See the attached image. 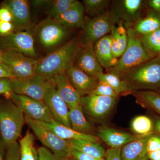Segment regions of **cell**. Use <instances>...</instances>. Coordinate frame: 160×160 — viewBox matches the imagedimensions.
Wrapping results in <instances>:
<instances>
[{
    "label": "cell",
    "instance_id": "1",
    "mask_svg": "<svg viewBox=\"0 0 160 160\" xmlns=\"http://www.w3.org/2000/svg\"><path fill=\"white\" fill-rule=\"evenodd\" d=\"M80 45L79 41L72 40L38 59L36 74L42 76L46 79H50L58 74L66 72L74 66Z\"/></svg>",
    "mask_w": 160,
    "mask_h": 160
},
{
    "label": "cell",
    "instance_id": "2",
    "mask_svg": "<svg viewBox=\"0 0 160 160\" xmlns=\"http://www.w3.org/2000/svg\"><path fill=\"white\" fill-rule=\"evenodd\" d=\"M25 123V115L10 99L0 100V143L5 150L17 142Z\"/></svg>",
    "mask_w": 160,
    "mask_h": 160
},
{
    "label": "cell",
    "instance_id": "3",
    "mask_svg": "<svg viewBox=\"0 0 160 160\" xmlns=\"http://www.w3.org/2000/svg\"><path fill=\"white\" fill-rule=\"evenodd\" d=\"M120 78L132 92L156 91L160 88V58H152Z\"/></svg>",
    "mask_w": 160,
    "mask_h": 160
},
{
    "label": "cell",
    "instance_id": "4",
    "mask_svg": "<svg viewBox=\"0 0 160 160\" xmlns=\"http://www.w3.org/2000/svg\"><path fill=\"white\" fill-rule=\"evenodd\" d=\"M128 42L127 47L116 65L107 70L108 72L120 77L130 69L152 58L143 46L140 36L132 28L127 29Z\"/></svg>",
    "mask_w": 160,
    "mask_h": 160
},
{
    "label": "cell",
    "instance_id": "5",
    "mask_svg": "<svg viewBox=\"0 0 160 160\" xmlns=\"http://www.w3.org/2000/svg\"><path fill=\"white\" fill-rule=\"evenodd\" d=\"M25 121L41 143L54 154L57 160H69L72 157L73 148L70 140L63 139L41 122L26 116Z\"/></svg>",
    "mask_w": 160,
    "mask_h": 160
},
{
    "label": "cell",
    "instance_id": "6",
    "mask_svg": "<svg viewBox=\"0 0 160 160\" xmlns=\"http://www.w3.org/2000/svg\"><path fill=\"white\" fill-rule=\"evenodd\" d=\"M118 22L111 10H107L102 14L85 22V26L79 41L80 44H92L110 33Z\"/></svg>",
    "mask_w": 160,
    "mask_h": 160
},
{
    "label": "cell",
    "instance_id": "7",
    "mask_svg": "<svg viewBox=\"0 0 160 160\" xmlns=\"http://www.w3.org/2000/svg\"><path fill=\"white\" fill-rule=\"evenodd\" d=\"M35 30L40 43L47 49L58 46L66 40L69 34V28L49 18L39 23Z\"/></svg>",
    "mask_w": 160,
    "mask_h": 160
},
{
    "label": "cell",
    "instance_id": "8",
    "mask_svg": "<svg viewBox=\"0 0 160 160\" xmlns=\"http://www.w3.org/2000/svg\"><path fill=\"white\" fill-rule=\"evenodd\" d=\"M43 101L49 108L53 119L64 126L71 128L69 107L60 96L54 82L51 79H46Z\"/></svg>",
    "mask_w": 160,
    "mask_h": 160
},
{
    "label": "cell",
    "instance_id": "9",
    "mask_svg": "<svg viewBox=\"0 0 160 160\" xmlns=\"http://www.w3.org/2000/svg\"><path fill=\"white\" fill-rule=\"evenodd\" d=\"M0 48L3 51H13L36 58L34 38L29 30L15 31L9 35L0 37Z\"/></svg>",
    "mask_w": 160,
    "mask_h": 160
},
{
    "label": "cell",
    "instance_id": "10",
    "mask_svg": "<svg viewBox=\"0 0 160 160\" xmlns=\"http://www.w3.org/2000/svg\"><path fill=\"white\" fill-rule=\"evenodd\" d=\"M37 60L17 52L5 51L3 63L12 78H24L36 75Z\"/></svg>",
    "mask_w": 160,
    "mask_h": 160
},
{
    "label": "cell",
    "instance_id": "11",
    "mask_svg": "<svg viewBox=\"0 0 160 160\" xmlns=\"http://www.w3.org/2000/svg\"><path fill=\"white\" fill-rule=\"evenodd\" d=\"M118 98L89 94L81 97L83 111L97 121L105 119L113 111Z\"/></svg>",
    "mask_w": 160,
    "mask_h": 160
},
{
    "label": "cell",
    "instance_id": "12",
    "mask_svg": "<svg viewBox=\"0 0 160 160\" xmlns=\"http://www.w3.org/2000/svg\"><path fill=\"white\" fill-rule=\"evenodd\" d=\"M9 99L22 111L25 116L32 119L49 123L53 119L49 108L43 101L12 92Z\"/></svg>",
    "mask_w": 160,
    "mask_h": 160
},
{
    "label": "cell",
    "instance_id": "13",
    "mask_svg": "<svg viewBox=\"0 0 160 160\" xmlns=\"http://www.w3.org/2000/svg\"><path fill=\"white\" fill-rule=\"evenodd\" d=\"M146 2L142 0L116 1L111 10L118 22L121 21L127 29L133 27L142 17Z\"/></svg>",
    "mask_w": 160,
    "mask_h": 160
},
{
    "label": "cell",
    "instance_id": "14",
    "mask_svg": "<svg viewBox=\"0 0 160 160\" xmlns=\"http://www.w3.org/2000/svg\"><path fill=\"white\" fill-rule=\"evenodd\" d=\"M46 81L45 78L37 74L24 78H13L11 79L12 92L43 101Z\"/></svg>",
    "mask_w": 160,
    "mask_h": 160
},
{
    "label": "cell",
    "instance_id": "15",
    "mask_svg": "<svg viewBox=\"0 0 160 160\" xmlns=\"http://www.w3.org/2000/svg\"><path fill=\"white\" fill-rule=\"evenodd\" d=\"M74 66L92 77L97 78L103 72L95 53L94 46L92 44H81L78 50Z\"/></svg>",
    "mask_w": 160,
    "mask_h": 160
},
{
    "label": "cell",
    "instance_id": "16",
    "mask_svg": "<svg viewBox=\"0 0 160 160\" xmlns=\"http://www.w3.org/2000/svg\"><path fill=\"white\" fill-rule=\"evenodd\" d=\"M10 9L13 16L12 23L15 31L29 30L31 26L29 2L27 0H9L3 2Z\"/></svg>",
    "mask_w": 160,
    "mask_h": 160
},
{
    "label": "cell",
    "instance_id": "17",
    "mask_svg": "<svg viewBox=\"0 0 160 160\" xmlns=\"http://www.w3.org/2000/svg\"><path fill=\"white\" fill-rule=\"evenodd\" d=\"M66 73L71 85L82 97L90 94L99 82L97 78L90 76L74 66Z\"/></svg>",
    "mask_w": 160,
    "mask_h": 160
},
{
    "label": "cell",
    "instance_id": "18",
    "mask_svg": "<svg viewBox=\"0 0 160 160\" xmlns=\"http://www.w3.org/2000/svg\"><path fill=\"white\" fill-rule=\"evenodd\" d=\"M50 79L54 82L58 93L69 109L81 105L82 96L71 85L66 72L58 74Z\"/></svg>",
    "mask_w": 160,
    "mask_h": 160
},
{
    "label": "cell",
    "instance_id": "19",
    "mask_svg": "<svg viewBox=\"0 0 160 160\" xmlns=\"http://www.w3.org/2000/svg\"><path fill=\"white\" fill-rule=\"evenodd\" d=\"M97 135L111 148H121L127 143L142 137L119 131L108 126L99 127Z\"/></svg>",
    "mask_w": 160,
    "mask_h": 160
},
{
    "label": "cell",
    "instance_id": "20",
    "mask_svg": "<svg viewBox=\"0 0 160 160\" xmlns=\"http://www.w3.org/2000/svg\"><path fill=\"white\" fill-rule=\"evenodd\" d=\"M94 50L97 58L103 68L108 70L116 65L118 59L115 57L112 53L110 34L98 41L94 45Z\"/></svg>",
    "mask_w": 160,
    "mask_h": 160
},
{
    "label": "cell",
    "instance_id": "21",
    "mask_svg": "<svg viewBox=\"0 0 160 160\" xmlns=\"http://www.w3.org/2000/svg\"><path fill=\"white\" fill-rule=\"evenodd\" d=\"M85 8L79 1H76L70 8L55 19L68 28H82L85 26Z\"/></svg>",
    "mask_w": 160,
    "mask_h": 160
},
{
    "label": "cell",
    "instance_id": "22",
    "mask_svg": "<svg viewBox=\"0 0 160 160\" xmlns=\"http://www.w3.org/2000/svg\"><path fill=\"white\" fill-rule=\"evenodd\" d=\"M59 137L66 140H82L99 143L100 139L94 135L87 134L78 132L70 127H67L52 119L49 123L42 122Z\"/></svg>",
    "mask_w": 160,
    "mask_h": 160
},
{
    "label": "cell",
    "instance_id": "23",
    "mask_svg": "<svg viewBox=\"0 0 160 160\" xmlns=\"http://www.w3.org/2000/svg\"><path fill=\"white\" fill-rule=\"evenodd\" d=\"M151 134L140 137L121 148L122 160H141L147 154V144Z\"/></svg>",
    "mask_w": 160,
    "mask_h": 160
},
{
    "label": "cell",
    "instance_id": "24",
    "mask_svg": "<svg viewBox=\"0 0 160 160\" xmlns=\"http://www.w3.org/2000/svg\"><path fill=\"white\" fill-rule=\"evenodd\" d=\"M145 16L142 17L132 27L139 36L151 33L160 28V15L148 9Z\"/></svg>",
    "mask_w": 160,
    "mask_h": 160
},
{
    "label": "cell",
    "instance_id": "25",
    "mask_svg": "<svg viewBox=\"0 0 160 160\" xmlns=\"http://www.w3.org/2000/svg\"><path fill=\"white\" fill-rule=\"evenodd\" d=\"M112 41V53L115 57H121L124 53L128 42L127 29L123 23L119 21L110 34Z\"/></svg>",
    "mask_w": 160,
    "mask_h": 160
},
{
    "label": "cell",
    "instance_id": "26",
    "mask_svg": "<svg viewBox=\"0 0 160 160\" xmlns=\"http://www.w3.org/2000/svg\"><path fill=\"white\" fill-rule=\"evenodd\" d=\"M132 94L136 102L145 109L155 112L160 116V94L152 90L133 91Z\"/></svg>",
    "mask_w": 160,
    "mask_h": 160
},
{
    "label": "cell",
    "instance_id": "27",
    "mask_svg": "<svg viewBox=\"0 0 160 160\" xmlns=\"http://www.w3.org/2000/svg\"><path fill=\"white\" fill-rule=\"evenodd\" d=\"M69 116L72 129L78 132L93 135V127L84 116L81 104L69 109Z\"/></svg>",
    "mask_w": 160,
    "mask_h": 160
},
{
    "label": "cell",
    "instance_id": "28",
    "mask_svg": "<svg viewBox=\"0 0 160 160\" xmlns=\"http://www.w3.org/2000/svg\"><path fill=\"white\" fill-rule=\"evenodd\" d=\"M72 148L80 152L98 158H104L106 152L99 143L82 140H71Z\"/></svg>",
    "mask_w": 160,
    "mask_h": 160
},
{
    "label": "cell",
    "instance_id": "29",
    "mask_svg": "<svg viewBox=\"0 0 160 160\" xmlns=\"http://www.w3.org/2000/svg\"><path fill=\"white\" fill-rule=\"evenodd\" d=\"M35 137L29 130L21 140L19 144L20 148V160H38V153L34 147Z\"/></svg>",
    "mask_w": 160,
    "mask_h": 160
},
{
    "label": "cell",
    "instance_id": "30",
    "mask_svg": "<svg viewBox=\"0 0 160 160\" xmlns=\"http://www.w3.org/2000/svg\"><path fill=\"white\" fill-rule=\"evenodd\" d=\"M97 78L99 81H102L108 84L119 95L132 93V91L117 75L110 72L105 73L103 72L98 75Z\"/></svg>",
    "mask_w": 160,
    "mask_h": 160
},
{
    "label": "cell",
    "instance_id": "31",
    "mask_svg": "<svg viewBox=\"0 0 160 160\" xmlns=\"http://www.w3.org/2000/svg\"><path fill=\"white\" fill-rule=\"evenodd\" d=\"M143 46L152 58H160V28L151 33L140 36Z\"/></svg>",
    "mask_w": 160,
    "mask_h": 160
},
{
    "label": "cell",
    "instance_id": "32",
    "mask_svg": "<svg viewBox=\"0 0 160 160\" xmlns=\"http://www.w3.org/2000/svg\"><path fill=\"white\" fill-rule=\"evenodd\" d=\"M131 127L135 134L139 136L154 133L153 121L146 116H138L135 118L132 122Z\"/></svg>",
    "mask_w": 160,
    "mask_h": 160
},
{
    "label": "cell",
    "instance_id": "33",
    "mask_svg": "<svg viewBox=\"0 0 160 160\" xmlns=\"http://www.w3.org/2000/svg\"><path fill=\"white\" fill-rule=\"evenodd\" d=\"M110 2L108 0H84L85 10L92 18L102 14L107 11Z\"/></svg>",
    "mask_w": 160,
    "mask_h": 160
},
{
    "label": "cell",
    "instance_id": "34",
    "mask_svg": "<svg viewBox=\"0 0 160 160\" xmlns=\"http://www.w3.org/2000/svg\"><path fill=\"white\" fill-rule=\"evenodd\" d=\"M76 0H55L52 1L47 11L48 18L56 19L68 10L74 4Z\"/></svg>",
    "mask_w": 160,
    "mask_h": 160
},
{
    "label": "cell",
    "instance_id": "35",
    "mask_svg": "<svg viewBox=\"0 0 160 160\" xmlns=\"http://www.w3.org/2000/svg\"><path fill=\"white\" fill-rule=\"evenodd\" d=\"M90 94L117 98L119 96L108 84L101 81H99L96 88Z\"/></svg>",
    "mask_w": 160,
    "mask_h": 160
},
{
    "label": "cell",
    "instance_id": "36",
    "mask_svg": "<svg viewBox=\"0 0 160 160\" xmlns=\"http://www.w3.org/2000/svg\"><path fill=\"white\" fill-rule=\"evenodd\" d=\"M20 145L18 142L12 143L7 148L5 160H20Z\"/></svg>",
    "mask_w": 160,
    "mask_h": 160
},
{
    "label": "cell",
    "instance_id": "37",
    "mask_svg": "<svg viewBox=\"0 0 160 160\" xmlns=\"http://www.w3.org/2000/svg\"><path fill=\"white\" fill-rule=\"evenodd\" d=\"M11 79L10 78H0V95L9 98L12 92Z\"/></svg>",
    "mask_w": 160,
    "mask_h": 160
},
{
    "label": "cell",
    "instance_id": "38",
    "mask_svg": "<svg viewBox=\"0 0 160 160\" xmlns=\"http://www.w3.org/2000/svg\"><path fill=\"white\" fill-rule=\"evenodd\" d=\"M158 150H160V136L154 133L150 137L147 142V153Z\"/></svg>",
    "mask_w": 160,
    "mask_h": 160
},
{
    "label": "cell",
    "instance_id": "39",
    "mask_svg": "<svg viewBox=\"0 0 160 160\" xmlns=\"http://www.w3.org/2000/svg\"><path fill=\"white\" fill-rule=\"evenodd\" d=\"M15 31V27L11 22L0 21V37H5Z\"/></svg>",
    "mask_w": 160,
    "mask_h": 160
},
{
    "label": "cell",
    "instance_id": "40",
    "mask_svg": "<svg viewBox=\"0 0 160 160\" xmlns=\"http://www.w3.org/2000/svg\"><path fill=\"white\" fill-rule=\"evenodd\" d=\"M38 160H57L54 154L49 149L44 146H41L38 150Z\"/></svg>",
    "mask_w": 160,
    "mask_h": 160
},
{
    "label": "cell",
    "instance_id": "41",
    "mask_svg": "<svg viewBox=\"0 0 160 160\" xmlns=\"http://www.w3.org/2000/svg\"><path fill=\"white\" fill-rule=\"evenodd\" d=\"M13 20V16L10 9L3 4L0 7V21L5 22H11Z\"/></svg>",
    "mask_w": 160,
    "mask_h": 160
},
{
    "label": "cell",
    "instance_id": "42",
    "mask_svg": "<svg viewBox=\"0 0 160 160\" xmlns=\"http://www.w3.org/2000/svg\"><path fill=\"white\" fill-rule=\"evenodd\" d=\"M121 148H110L106 152L105 160H122L121 158Z\"/></svg>",
    "mask_w": 160,
    "mask_h": 160
},
{
    "label": "cell",
    "instance_id": "43",
    "mask_svg": "<svg viewBox=\"0 0 160 160\" xmlns=\"http://www.w3.org/2000/svg\"><path fill=\"white\" fill-rule=\"evenodd\" d=\"M72 157L76 160H105L104 158H98L83 153L73 148L72 151Z\"/></svg>",
    "mask_w": 160,
    "mask_h": 160
},
{
    "label": "cell",
    "instance_id": "44",
    "mask_svg": "<svg viewBox=\"0 0 160 160\" xmlns=\"http://www.w3.org/2000/svg\"><path fill=\"white\" fill-rule=\"evenodd\" d=\"M146 3L149 9L160 15V0H149Z\"/></svg>",
    "mask_w": 160,
    "mask_h": 160
},
{
    "label": "cell",
    "instance_id": "45",
    "mask_svg": "<svg viewBox=\"0 0 160 160\" xmlns=\"http://www.w3.org/2000/svg\"><path fill=\"white\" fill-rule=\"evenodd\" d=\"M0 78H12L11 72L2 62H0Z\"/></svg>",
    "mask_w": 160,
    "mask_h": 160
},
{
    "label": "cell",
    "instance_id": "46",
    "mask_svg": "<svg viewBox=\"0 0 160 160\" xmlns=\"http://www.w3.org/2000/svg\"><path fill=\"white\" fill-rule=\"evenodd\" d=\"M152 120L153 123V132L160 136V116L155 117Z\"/></svg>",
    "mask_w": 160,
    "mask_h": 160
},
{
    "label": "cell",
    "instance_id": "47",
    "mask_svg": "<svg viewBox=\"0 0 160 160\" xmlns=\"http://www.w3.org/2000/svg\"><path fill=\"white\" fill-rule=\"evenodd\" d=\"M52 1H46V0H38V1H32L31 3L35 7H42L44 6H48V7L50 6Z\"/></svg>",
    "mask_w": 160,
    "mask_h": 160
},
{
    "label": "cell",
    "instance_id": "48",
    "mask_svg": "<svg viewBox=\"0 0 160 160\" xmlns=\"http://www.w3.org/2000/svg\"><path fill=\"white\" fill-rule=\"evenodd\" d=\"M149 160H160V150L147 153Z\"/></svg>",
    "mask_w": 160,
    "mask_h": 160
},
{
    "label": "cell",
    "instance_id": "49",
    "mask_svg": "<svg viewBox=\"0 0 160 160\" xmlns=\"http://www.w3.org/2000/svg\"><path fill=\"white\" fill-rule=\"evenodd\" d=\"M6 150L1 146L0 143V160H5L6 158Z\"/></svg>",
    "mask_w": 160,
    "mask_h": 160
},
{
    "label": "cell",
    "instance_id": "50",
    "mask_svg": "<svg viewBox=\"0 0 160 160\" xmlns=\"http://www.w3.org/2000/svg\"><path fill=\"white\" fill-rule=\"evenodd\" d=\"M4 51L0 48V62H2L4 58Z\"/></svg>",
    "mask_w": 160,
    "mask_h": 160
},
{
    "label": "cell",
    "instance_id": "51",
    "mask_svg": "<svg viewBox=\"0 0 160 160\" xmlns=\"http://www.w3.org/2000/svg\"><path fill=\"white\" fill-rule=\"evenodd\" d=\"M141 160H149V158H148V155H146V156L145 157L142 159Z\"/></svg>",
    "mask_w": 160,
    "mask_h": 160
},
{
    "label": "cell",
    "instance_id": "52",
    "mask_svg": "<svg viewBox=\"0 0 160 160\" xmlns=\"http://www.w3.org/2000/svg\"><path fill=\"white\" fill-rule=\"evenodd\" d=\"M156 91L157 92H158V93H160V88H159V89H157V90H156V91Z\"/></svg>",
    "mask_w": 160,
    "mask_h": 160
},
{
    "label": "cell",
    "instance_id": "53",
    "mask_svg": "<svg viewBox=\"0 0 160 160\" xmlns=\"http://www.w3.org/2000/svg\"><path fill=\"white\" fill-rule=\"evenodd\" d=\"M69 160H76L74 158H73V157L71 158Z\"/></svg>",
    "mask_w": 160,
    "mask_h": 160
}]
</instances>
